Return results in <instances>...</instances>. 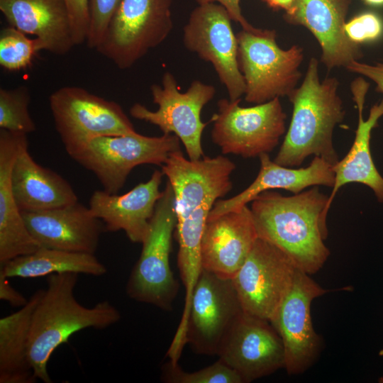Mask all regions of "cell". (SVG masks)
Segmentation results:
<instances>
[{"label":"cell","mask_w":383,"mask_h":383,"mask_svg":"<svg viewBox=\"0 0 383 383\" xmlns=\"http://www.w3.org/2000/svg\"><path fill=\"white\" fill-rule=\"evenodd\" d=\"M0 11L10 26L40 39L45 50L64 55L74 46L63 0H0Z\"/></svg>","instance_id":"23"},{"label":"cell","mask_w":383,"mask_h":383,"mask_svg":"<svg viewBox=\"0 0 383 383\" xmlns=\"http://www.w3.org/2000/svg\"><path fill=\"white\" fill-rule=\"evenodd\" d=\"M162 379L169 383H243L240 377L221 360L194 372H184L178 364L167 365Z\"/></svg>","instance_id":"29"},{"label":"cell","mask_w":383,"mask_h":383,"mask_svg":"<svg viewBox=\"0 0 383 383\" xmlns=\"http://www.w3.org/2000/svg\"><path fill=\"white\" fill-rule=\"evenodd\" d=\"M55 126L70 156L100 136L133 133L122 107L84 88L66 86L49 96Z\"/></svg>","instance_id":"9"},{"label":"cell","mask_w":383,"mask_h":383,"mask_svg":"<svg viewBox=\"0 0 383 383\" xmlns=\"http://www.w3.org/2000/svg\"><path fill=\"white\" fill-rule=\"evenodd\" d=\"M309 275L296 269L289 292L270 321L282 340L284 369L290 375L302 374L318 357L322 340L313 327L311 305L333 291L322 288Z\"/></svg>","instance_id":"14"},{"label":"cell","mask_w":383,"mask_h":383,"mask_svg":"<svg viewBox=\"0 0 383 383\" xmlns=\"http://www.w3.org/2000/svg\"><path fill=\"white\" fill-rule=\"evenodd\" d=\"M243 313L232 279L201 270L191 299L186 344L197 353L217 355Z\"/></svg>","instance_id":"12"},{"label":"cell","mask_w":383,"mask_h":383,"mask_svg":"<svg viewBox=\"0 0 383 383\" xmlns=\"http://www.w3.org/2000/svg\"><path fill=\"white\" fill-rule=\"evenodd\" d=\"M238 63L245 83V100L260 104L289 96L301 77L303 49L281 48L274 30L242 29L237 35Z\"/></svg>","instance_id":"4"},{"label":"cell","mask_w":383,"mask_h":383,"mask_svg":"<svg viewBox=\"0 0 383 383\" xmlns=\"http://www.w3.org/2000/svg\"><path fill=\"white\" fill-rule=\"evenodd\" d=\"M121 0H89L90 23L87 45L96 49Z\"/></svg>","instance_id":"30"},{"label":"cell","mask_w":383,"mask_h":383,"mask_svg":"<svg viewBox=\"0 0 383 383\" xmlns=\"http://www.w3.org/2000/svg\"><path fill=\"white\" fill-rule=\"evenodd\" d=\"M259 159L260 170L255 180L238 194L230 199L217 200L207 218L240 209L268 190L284 189L294 194L310 187H333V165L320 157L314 156L308 167L296 169L276 163L271 160L268 153L260 155Z\"/></svg>","instance_id":"20"},{"label":"cell","mask_w":383,"mask_h":383,"mask_svg":"<svg viewBox=\"0 0 383 383\" xmlns=\"http://www.w3.org/2000/svg\"><path fill=\"white\" fill-rule=\"evenodd\" d=\"M38 289L18 311L0 319V383H33L37 379L28 359V340Z\"/></svg>","instance_id":"25"},{"label":"cell","mask_w":383,"mask_h":383,"mask_svg":"<svg viewBox=\"0 0 383 383\" xmlns=\"http://www.w3.org/2000/svg\"><path fill=\"white\" fill-rule=\"evenodd\" d=\"M79 274H52L33 313L28 359L37 379L52 382L48 363L53 352L81 330L105 329L121 319L120 311L109 301L86 307L74 295Z\"/></svg>","instance_id":"2"},{"label":"cell","mask_w":383,"mask_h":383,"mask_svg":"<svg viewBox=\"0 0 383 383\" xmlns=\"http://www.w3.org/2000/svg\"><path fill=\"white\" fill-rule=\"evenodd\" d=\"M65 272L99 277L105 274L107 269L94 254L45 247L13 258L0 267V274L7 278H35Z\"/></svg>","instance_id":"26"},{"label":"cell","mask_w":383,"mask_h":383,"mask_svg":"<svg viewBox=\"0 0 383 383\" xmlns=\"http://www.w3.org/2000/svg\"><path fill=\"white\" fill-rule=\"evenodd\" d=\"M351 0H294L285 11L284 20L306 28L321 49V61L328 70L345 68L359 60L362 52L345 30V19Z\"/></svg>","instance_id":"16"},{"label":"cell","mask_w":383,"mask_h":383,"mask_svg":"<svg viewBox=\"0 0 383 383\" xmlns=\"http://www.w3.org/2000/svg\"><path fill=\"white\" fill-rule=\"evenodd\" d=\"M27 134L0 128V264L40 248L30 233L16 200L11 172L23 138Z\"/></svg>","instance_id":"22"},{"label":"cell","mask_w":383,"mask_h":383,"mask_svg":"<svg viewBox=\"0 0 383 383\" xmlns=\"http://www.w3.org/2000/svg\"><path fill=\"white\" fill-rule=\"evenodd\" d=\"M0 299L13 307H23L28 300L10 284L8 278L0 274Z\"/></svg>","instance_id":"35"},{"label":"cell","mask_w":383,"mask_h":383,"mask_svg":"<svg viewBox=\"0 0 383 383\" xmlns=\"http://www.w3.org/2000/svg\"><path fill=\"white\" fill-rule=\"evenodd\" d=\"M30 94L27 87L0 89V128L28 134L36 130L28 106Z\"/></svg>","instance_id":"28"},{"label":"cell","mask_w":383,"mask_h":383,"mask_svg":"<svg viewBox=\"0 0 383 383\" xmlns=\"http://www.w3.org/2000/svg\"><path fill=\"white\" fill-rule=\"evenodd\" d=\"M365 101L362 99L355 101L358 122L353 143L346 155L333 166L335 181L328 196V213L338 191L350 183L366 185L373 191L377 201L383 203V177L377 171L370 152L371 133L383 116V100L372 106L366 120L363 118Z\"/></svg>","instance_id":"24"},{"label":"cell","mask_w":383,"mask_h":383,"mask_svg":"<svg viewBox=\"0 0 383 383\" xmlns=\"http://www.w3.org/2000/svg\"><path fill=\"white\" fill-rule=\"evenodd\" d=\"M217 355L243 383L285 367L284 345L270 321L244 312L223 340Z\"/></svg>","instance_id":"15"},{"label":"cell","mask_w":383,"mask_h":383,"mask_svg":"<svg viewBox=\"0 0 383 383\" xmlns=\"http://www.w3.org/2000/svg\"><path fill=\"white\" fill-rule=\"evenodd\" d=\"M271 8L274 9L288 10L294 0H264Z\"/></svg>","instance_id":"36"},{"label":"cell","mask_w":383,"mask_h":383,"mask_svg":"<svg viewBox=\"0 0 383 383\" xmlns=\"http://www.w3.org/2000/svg\"><path fill=\"white\" fill-rule=\"evenodd\" d=\"M240 99H221L213 123L211 139L223 155L254 158L272 152L286 131L287 115L279 98L249 107Z\"/></svg>","instance_id":"10"},{"label":"cell","mask_w":383,"mask_h":383,"mask_svg":"<svg viewBox=\"0 0 383 383\" xmlns=\"http://www.w3.org/2000/svg\"><path fill=\"white\" fill-rule=\"evenodd\" d=\"M328 200L318 186L292 196L274 190L260 194L250 208L258 238L278 248L297 268L316 273L330 255L324 243Z\"/></svg>","instance_id":"1"},{"label":"cell","mask_w":383,"mask_h":383,"mask_svg":"<svg viewBox=\"0 0 383 383\" xmlns=\"http://www.w3.org/2000/svg\"><path fill=\"white\" fill-rule=\"evenodd\" d=\"M70 23L75 45L87 42L90 23L89 0H63Z\"/></svg>","instance_id":"32"},{"label":"cell","mask_w":383,"mask_h":383,"mask_svg":"<svg viewBox=\"0 0 383 383\" xmlns=\"http://www.w3.org/2000/svg\"><path fill=\"white\" fill-rule=\"evenodd\" d=\"M41 50H45V45L38 38H29L26 33L10 26L1 30L0 65L7 71L27 69Z\"/></svg>","instance_id":"27"},{"label":"cell","mask_w":383,"mask_h":383,"mask_svg":"<svg viewBox=\"0 0 383 383\" xmlns=\"http://www.w3.org/2000/svg\"><path fill=\"white\" fill-rule=\"evenodd\" d=\"M163 175L162 171L155 170L148 181L122 195L95 191L89 208L103 222L106 231H123L131 242L142 243L150 232L151 219L162 194L160 186Z\"/></svg>","instance_id":"19"},{"label":"cell","mask_w":383,"mask_h":383,"mask_svg":"<svg viewBox=\"0 0 383 383\" xmlns=\"http://www.w3.org/2000/svg\"><path fill=\"white\" fill-rule=\"evenodd\" d=\"M25 223L40 247L94 254L103 222L79 201L39 211H23Z\"/></svg>","instance_id":"18"},{"label":"cell","mask_w":383,"mask_h":383,"mask_svg":"<svg viewBox=\"0 0 383 383\" xmlns=\"http://www.w3.org/2000/svg\"><path fill=\"white\" fill-rule=\"evenodd\" d=\"M11 186L21 212L49 210L78 201L72 186L62 176L33 159L27 135L20 143L13 165Z\"/></svg>","instance_id":"21"},{"label":"cell","mask_w":383,"mask_h":383,"mask_svg":"<svg viewBox=\"0 0 383 383\" xmlns=\"http://www.w3.org/2000/svg\"><path fill=\"white\" fill-rule=\"evenodd\" d=\"M348 71L366 77L376 84V91L383 94V61L370 65L354 60L346 67Z\"/></svg>","instance_id":"33"},{"label":"cell","mask_w":383,"mask_h":383,"mask_svg":"<svg viewBox=\"0 0 383 383\" xmlns=\"http://www.w3.org/2000/svg\"><path fill=\"white\" fill-rule=\"evenodd\" d=\"M297 267L282 250L257 238L232 280L244 313L270 321Z\"/></svg>","instance_id":"13"},{"label":"cell","mask_w":383,"mask_h":383,"mask_svg":"<svg viewBox=\"0 0 383 383\" xmlns=\"http://www.w3.org/2000/svg\"><path fill=\"white\" fill-rule=\"evenodd\" d=\"M257 238L252 213L247 205L207 218L200 246L201 270L233 279Z\"/></svg>","instance_id":"17"},{"label":"cell","mask_w":383,"mask_h":383,"mask_svg":"<svg viewBox=\"0 0 383 383\" xmlns=\"http://www.w3.org/2000/svg\"><path fill=\"white\" fill-rule=\"evenodd\" d=\"M198 5L217 3L228 12L232 21L238 23L243 30H255L257 28L251 25L243 16L240 6V0H196Z\"/></svg>","instance_id":"34"},{"label":"cell","mask_w":383,"mask_h":383,"mask_svg":"<svg viewBox=\"0 0 383 383\" xmlns=\"http://www.w3.org/2000/svg\"><path fill=\"white\" fill-rule=\"evenodd\" d=\"M363 1L369 5L379 6L383 4V0H363Z\"/></svg>","instance_id":"37"},{"label":"cell","mask_w":383,"mask_h":383,"mask_svg":"<svg viewBox=\"0 0 383 383\" xmlns=\"http://www.w3.org/2000/svg\"><path fill=\"white\" fill-rule=\"evenodd\" d=\"M150 92L158 109L151 111L135 103L130 109L131 116L157 126L163 134L177 136L191 160L204 157L201 137L211 121L203 122L201 113L204 106L215 96V87L194 80L186 91L182 92L174 76L166 72L162 75L161 84H152Z\"/></svg>","instance_id":"8"},{"label":"cell","mask_w":383,"mask_h":383,"mask_svg":"<svg viewBox=\"0 0 383 383\" xmlns=\"http://www.w3.org/2000/svg\"><path fill=\"white\" fill-rule=\"evenodd\" d=\"M227 10L217 3L198 5L183 29V43L190 52L209 62L229 99L245 94V83L238 63V43Z\"/></svg>","instance_id":"11"},{"label":"cell","mask_w":383,"mask_h":383,"mask_svg":"<svg viewBox=\"0 0 383 383\" xmlns=\"http://www.w3.org/2000/svg\"><path fill=\"white\" fill-rule=\"evenodd\" d=\"M177 221L174 192L167 181L156 204L150 232L141 243L140 257L126 284L127 295L132 299L166 311L172 309L179 289L170 265Z\"/></svg>","instance_id":"5"},{"label":"cell","mask_w":383,"mask_h":383,"mask_svg":"<svg viewBox=\"0 0 383 383\" xmlns=\"http://www.w3.org/2000/svg\"><path fill=\"white\" fill-rule=\"evenodd\" d=\"M174 0H121L95 49L118 68L133 67L169 36Z\"/></svg>","instance_id":"6"},{"label":"cell","mask_w":383,"mask_h":383,"mask_svg":"<svg viewBox=\"0 0 383 383\" xmlns=\"http://www.w3.org/2000/svg\"><path fill=\"white\" fill-rule=\"evenodd\" d=\"M339 82L335 77L321 81L318 60L310 59L300 85L288 96L293 106L292 115L283 143L274 161L285 167H298L311 155L320 157L331 165L338 160L334 148L335 127L345 116L338 94Z\"/></svg>","instance_id":"3"},{"label":"cell","mask_w":383,"mask_h":383,"mask_svg":"<svg viewBox=\"0 0 383 383\" xmlns=\"http://www.w3.org/2000/svg\"><path fill=\"white\" fill-rule=\"evenodd\" d=\"M180 142L174 134L149 137L135 132L100 136L70 157L93 172L105 192L114 194L134 167L144 164L162 166L171 152L181 150Z\"/></svg>","instance_id":"7"},{"label":"cell","mask_w":383,"mask_h":383,"mask_svg":"<svg viewBox=\"0 0 383 383\" xmlns=\"http://www.w3.org/2000/svg\"><path fill=\"white\" fill-rule=\"evenodd\" d=\"M345 30L353 42L360 45L378 38L383 32V23L377 14L367 12L346 22Z\"/></svg>","instance_id":"31"}]
</instances>
